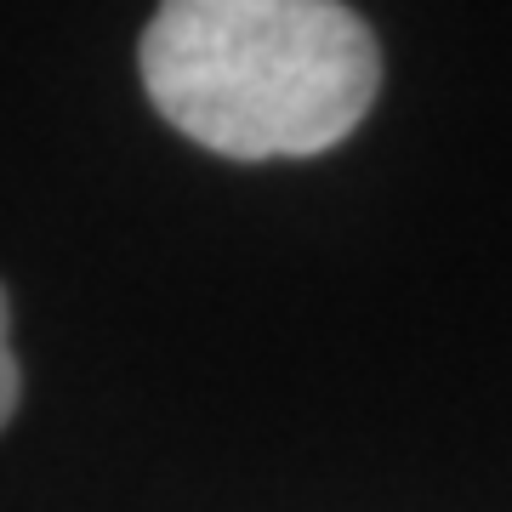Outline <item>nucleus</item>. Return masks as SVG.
I'll use <instances>...</instances> for the list:
<instances>
[{
    "label": "nucleus",
    "instance_id": "nucleus-1",
    "mask_svg": "<svg viewBox=\"0 0 512 512\" xmlns=\"http://www.w3.org/2000/svg\"><path fill=\"white\" fill-rule=\"evenodd\" d=\"M148 103L222 160H308L370 114L382 57L342 0H160L137 46Z\"/></svg>",
    "mask_w": 512,
    "mask_h": 512
},
{
    "label": "nucleus",
    "instance_id": "nucleus-2",
    "mask_svg": "<svg viewBox=\"0 0 512 512\" xmlns=\"http://www.w3.org/2000/svg\"><path fill=\"white\" fill-rule=\"evenodd\" d=\"M18 410V359H12V308H6V291H0V427Z\"/></svg>",
    "mask_w": 512,
    "mask_h": 512
}]
</instances>
